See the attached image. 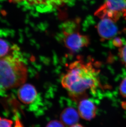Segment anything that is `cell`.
<instances>
[{"label": "cell", "mask_w": 126, "mask_h": 127, "mask_svg": "<svg viewBox=\"0 0 126 127\" xmlns=\"http://www.w3.org/2000/svg\"><path fill=\"white\" fill-rule=\"evenodd\" d=\"M98 73L91 63L77 60L69 65L61 83L72 98L81 100L88 90L95 92L99 83Z\"/></svg>", "instance_id": "cell-1"}, {"label": "cell", "mask_w": 126, "mask_h": 127, "mask_svg": "<svg viewBox=\"0 0 126 127\" xmlns=\"http://www.w3.org/2000/svg\"><path fill=\"white\" fill-rule=\"evenodd\" d=\"M27 76L26 66L19 59L10 56L0 58V94L21 86Z\"/></svg>", "instance_id": "cell-2"}, {"label": "cell", "mask_w": 126, "mask_h": 127, "mask_svg": "<svg viewBox=\"0 0 126 127\" xmlns=\"http://www.w3.org/2000/svg\"><path fill=\"white\" fill-rule=\"evenodd\" d=\"M99 18H108L115 22L126 16V0H105L104 3L95 12Z\"/></svg>", "instance_id": "cell-3"}, {"label": "cell", "mask_w": 126, "mask_h": 127, "mask_svg": "<svg viewBox=\"0 0 126 127\" xmlns=\"http://www.w3.org/2000/svg\"><path fill=\"white\" fill-rule=\"evenodd\" d=\"M62 33L64 45L72 52H78L88 46L90 43L89 37L82 34L77 30H73L68 27L63 29Z\"/></svg>", "instance_id": "cell-4"}, {"label": "cell", "mask_w": 126, "mask_h": 127, "mask_svg": "<svg viewBox=\"0 0 126 127\" xmlns=\"http://www.w3.org/2000/svg\"><path fill=\"white\" fill-rule=\"evenodd\" d=\"M97 28L102 41L113 38L118 32V28L115 22L106 17L101 19Z\"/></svg>", "instance_id": "cell-5"}, {"label": "cell", "mask_w": 126, "mask_h": 127, "mask_svg": "<svg viewBox=\"0 0 126 127\" xmlns=\"http://www.w3.org/2000/svg\"><path fill=\"white\" fill-rule=\"evenodd\" d=\"M78 112L81 117L87 121H90L96 115V106L93 101L84 98L79 102Z\"/></svg>", "instance_id": "cell-6"}, {"label": "cell", "mask_w": 126, "mask_h": 127, "mask_svg": "<svg viewBox=\"0 0 126 127\" xmlns=\"http://www.w3.org/2000/svg\"><path fill=\"white\" fill-rule=\"evenodd\" d=\"M37 96V91L35 88L31 84H23L18 91L19 99L25 104L32 103L35 100Z\"/></svg>", "instance_id": "cell-7"}, {"label": "cell", "mask_w": 126, "mask_h": 127, "mask_svg": "<svg viewBox=\"0 0 126 127\" xmlns=\"http://www.w3.org/2000/svg\"><path fill=\"white\" fill-rule=\"evenodd\" d=\"M79 116L78 112L75 108L68 107L61 112L60 120L64 125L70 127L77 124L79 120Z\"/></svg>", "instance_id": "cell-8"}, {"label": "cell", "mask_w": 126, "mask_h": 127, "mask_svg": "<svg viewBox=\"0 0 126 127\" xmlns=\"http://www.w3.org/2000/svg\"><path fill=\"white\" fill-rule=\"evenodd\" d=\"M10 46L5 40L0 39V58L5 57L10 52Z\"/></svg>", "instance_id": "cell-9"}, {"label": "cell", "mask_w": 126, "mask_h": 127, "mask_svg": "<svg viewBox=\"0 0 126 127\" xmlns=\"http://www.w3.org/2000/svg\"><path fill=\"white\" fill-rule=\"evenodd\" d=\"M119 56L126 67V42L119 49Z\"/></svg>", "instance_id": "cell-10"}, {"label": "cell", "mask_w": 126, "mask_h": 127, "mask_svg": "<svg viewBox=\"0 0 126 127\" xmlns=\"http://www.w3.org/2000/svg\"><path fill=\"white\" fill-rule=\"evenodd\" d=\"M119 90L122 96L126 98V77L123 79L120 83Z\"/></svg>", "instance_id": "cell-11"}, {"label": "cell", "mask_w": 126, "mask_h": 127, "mask_svg": "<svg viewBox=\"0 0 126 127\" xmlns=\"http://www.w3.org/2000/svg\"><path fill=\"white\" fill-rule=\"evenodd\" d=\"M13 124L12 121L0 117V127H12Z\"/></svg>", "instance_id": "cell-12"}, {"label": "cell", "mask_w": 126, "mask_h": 127, "mask_svg": "<svg viewBox=\"0 0 126 127\" xmlns=\"http://www.w3.org/2000/svg\"><path fill=\"white\" fill-rule=\"evenodd\" d=\"M46 127H65L64 125L61 121L54 120L50 122Z\"/></svg>", "instance_id": "cell-13"}, {"label": "cell", "mask_w": 126, "mask_h": 127, "mask_svg": "<svg viewBox=\"0 0 126 127\" xmlns=\"http://www.w3.org/2000/svg\"><path fill=\"white\" fill-rule=\"evenodd\" d=\"M113 44L115 47L120 48L123 45V40L120 37H115L113 40Z\"/></svg>", "instance_id": "cell-14"}, {"label": "cell", "mask_w": 126, "mask_h": 127, "mask_svg": "<svg viewBox=\"0 0 126 127\" xmlns=\"http://www.w3.org/2000/svg\"><path fill=\"white\" fill-rule=\"evenodd\" d=\"M10 2H19L24 1V0H9Z\"/></svg>", "instance_id": "cell-15"}, {"label": "cell", "mask_w": 126, "mask_h": 127, "mask_svg": "<svg viewBox=\"0 0 126 127\" xmlns=\"http://www.w3.org/2000/svg\"><path fill=\"white\" fill-rule=\"evenodd\" d=\"M70 127H84L82 125L79 124H76L75 125H73L72 126H70Z\"/></svg>", "instance_id": "cell-16"}]
</instances>
